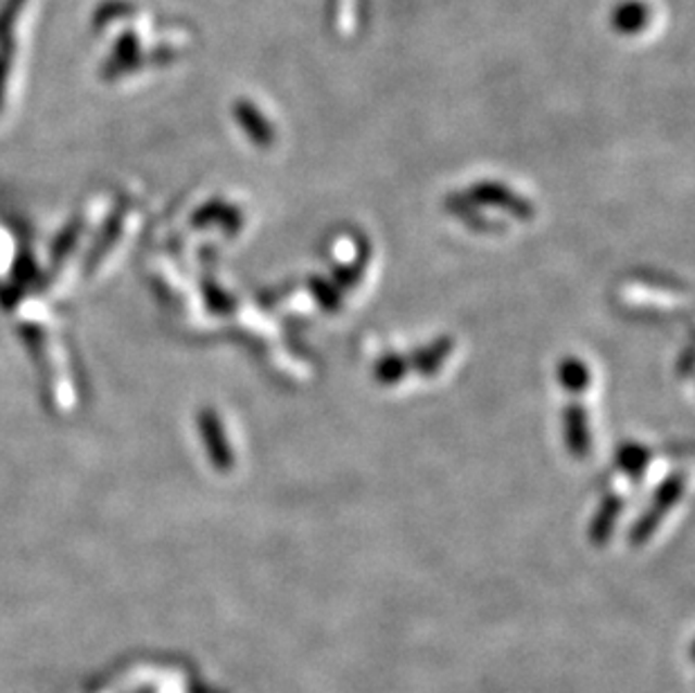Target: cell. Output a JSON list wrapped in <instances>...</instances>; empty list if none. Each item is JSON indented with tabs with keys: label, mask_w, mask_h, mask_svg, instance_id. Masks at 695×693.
Wrapping results in <instances>:
<instances>
[]
</instances>
